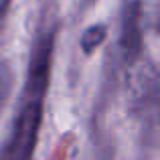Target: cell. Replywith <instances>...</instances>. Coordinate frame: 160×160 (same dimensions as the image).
<instances>
[{
  "label": "cell",
  "instance_id": "1",
  "mask_svg": "<svg viewBox=\"0 0 160 160\" xmlns=\"http://www.w3.org/2000/svg\"><path fill=\"white\" fill-rule=\"evenodd\" d=\"M53 35L43 32L35 43L32 59L28 65V77L22 91L18 113L8 138L0 150V160H32L35 146L39 140V128L43 120V98L49 87V71H51Z\"/></svg>",
  "mask_w": 160,
  "mask_h": 160
},
{
  "label": "cell",
  "instance_id": "2",
  "mask_svg": "<svg viewBox=\"0 0 160 160\" xmlns=\"http://www.w3.org/2000/svg\"><path fill=\"white\" fill-rule=\"evenodd\" d=\"M142 45L140 37V0H126L122 18V49L126 57H136Z\"/></svg>",
  "mask_w": 160,
  "mask_h": 160
},
{
  "label": "cell",
  "instance_id": "3",
  "mask_svg": "<svg viewBox=\"0 0 160 160\" xmlns=\"http://www.w3.org/2000/svg\"><path fill=\"white\" fill-rule=\"evenodd\" d=\"M106 35H108L106 24H93V27H89L81 37V49L85 53H91L93 49H98L103 43Z\"/></svg>",
  "mask_w": 160,
  "mask_h": 160
},
{
  "label": "cell",
  "instance_id": "4",
  "mask_svg": "<svg viewBox=\"0 0 160 160\" xmlns=\"http://www.w3.org/2000/svg\"><path fill=\"white\" fill-rule=\"evenodd\" d=\"M10 89H12V73L6 63H0V112H2L8 95H10Z\"/></svg>",
  "mask_w": 160,
  "mask_h": 160
},
{
  "label": "cell",
  "instance_id": "5",
  "mask_svg": "<svg viewBox=\"0 0 160 160\" xmlns=\"http://www.w3.org/2000/svg\"><path fill=\"white\" fill-rule=\"evenodd\" d=\"M8 4H10V0H0V16L6 12V8H8Z\"/></svg>",
  "mask_w": 160,
  "mask_h": 160
},
{
  "label": "cell",
  "instance_id": "6",
  "mask_svg": "<svg viewBox=\"0 0 160 160\" xmlns=\"http://www.w3.org/2000/svg\"><path fill=\"white\" fill-rule=\"evenodd\" d=\"M87 2H93V0H87Z\"/></svg>",
  "mask_w": 160,
  "mask_h": 160
}]
</instances>
